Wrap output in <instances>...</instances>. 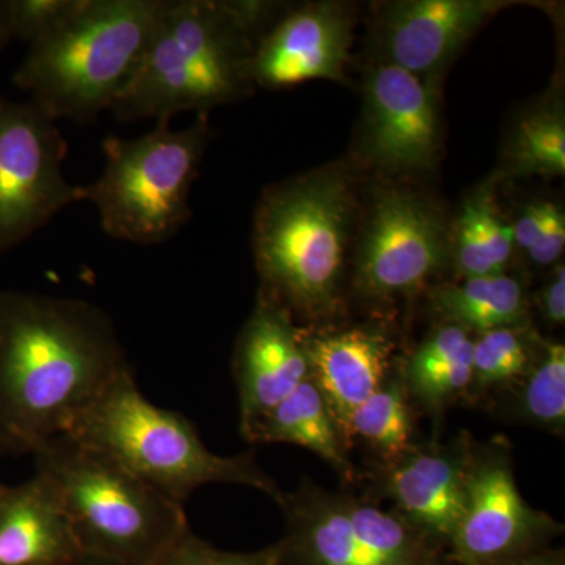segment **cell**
<instances>
[{
	"label": "cell",
	"instance_id": "d6986e66",
	"mask_svg": "<svg viewBox=\"0 0 565 565\" xmlns=\"http://www.w3.org/2000/svg\"><path fill=\"white\" fill-rule=\"evenodd\" d=\"M247 440L302 446L332 465L345 481L355 478V468L348 457L349 446L311 375L264 416Z\"/></svg>",
	"mask_w": 565,
	"mask_h": 565
},
{
	"label": "cell",
	"instance_id": "d4e9b609",
	"mask_svg": "<svg viewBox=\"0 0 565 565\" xmlns=\"http://www.w3.org/2000/svg\"><path fill=\"white\" fill-rule=\"evenodd\" d=\"M514 386L516 418L550 433L564 434V344L542 341L530 370Z\"/></svg>",
	"mask_w": 565,
	"mask_h": 565
},
{
	"label": "cell",
	"instance_id": "9a60e30c",
	"mask_svg": "<svg viewBox=\"0 0 565 565\" xmlns=\"http://www.w3.org/2000/svg\"><path fill=\"white\" fill-rule=\"evenodd\" d=\"M498 0H405L382 18L381 43L386 61L416 74L441 68L497 11Z\"/></svg>",
	"mask_w": 565,
	"mask_h": 565
},
{
	"label": "cell",
	"instance_id": "cb8c5ba5",
	"mask_svg": "<svg viewBox=\"0 0 565 565\" xmlns=\"http://www.w3.org/2000/svg\"><path fill=\"white\" fill-rule=\"evenodd\" d=\"M403 374H388L381 386L360 407L348 424V441L360 438L381 457L384 467L403 459L414 438V416L408 404Z\"/></svg>",
	"mask_w": 565,
	"mask_h": 565
},
{
	"label": "cell",
	"instance_id": "d6a6232c",
	"mask_svg": "<svg viewBox=\"0 0 565 565\" xmlns=\"http://www.w3.org/2000/svg\"><path fill=\"white\" fill-rule=\"evenodd\" d=\"M13 39L10 31L9 10H7V0H0V50Z\"/></svg>",
	"mask_w": 565,
	"mask_h": 565
},
{
	"label": "cell",
	"instance_id": "30bf717a",
	"mask_svg": "<svg viewBox=\"0 0 565 565\" xmlns=\"http://www.w3.org/2000/svg\"><path fill=\"white\" fill-rule=\"evenodd\" d=\"M444 217L408 191L382 192L364 226L355 286L367 299H394L422 289L451 258Z\"/></svg>",
	"mask_w": 565,
	"mask_h": 565
},
{
	"label": "cell",
	"instance_id": "52a82bcc",
	"mask_svg": "<svg viewBox=\"0 0 565 565\" xmlns=\"http://www.w3.org/2000/svg\"><path fill=\"white\" fill-rule=\"evenodd\" d=\"M210 137L206 115L184 131L158 122L139 139L107 137L104 172L84 188L104 232L140 245L162 244L180 233L192 217L189 196Z\"/></svg>",
	"mask_w": 565,
	"mask_h": 565
},
{
	"label": "cell",
	"instance_id": "f546056e",
	"mask_svg": "<svg viewBox=\"0 0 565 565\" xmlns=\"http://www.w3.org/2000/svg\"><path fill=\"white\" fill-rule=\"evenodd\" d=\"M564 215L561 206L552 202L531 203L523 210L520 217L512 225L514 234V244L522 247L523 250H531L535 244L541 241L546 230L553 225L556 218Z\"/></svg>",
	"mask_w": 565,
	"mask_h": 565
},
{
	"label": "cell",
	"instance_id": "4316f807",
	"mask_svg": "<svg viewBox=\"0 0 565 565\" xmlns=\"http://www.w3.org/2000/svg\"><path fill=\"white\" fill-rule=\"evenodd\" d=\"M542 341L526 327H508L478 333L473 348V377L470 393L478 396L514 386L533 364Z\"/></svg>",
	"mask_w": 565,
	"mask_h": 565
},
{
	"label": "cell",
	"instance_id": "277c9868",
	"mask_svg": "<svg viewBox=\"0 0 565 565\" xmlns=\"http://www.w3.org/2000/svg\"><path fill=\"white\" fill-rule=\"evenodd\" d=\"M162 7L163 0H77L31 44L14 85L54 121H95L131 77Z\"/></svg>",
	"mask_w": 565,
	"mask_h": 565
},
{
	"label": "cell",
	"instance_id": "3957f363",
	"mask_svg": "<svg viewBox=\"0 0 565 565\" xmlns=\"http://www.w3.org/2000/svg\"><path fill=\"white\" fill-rule=\"evenodd\" d=\"M66 435L109 456L181 505L207 484L252 487L278 504L285 494L253 452L214 455L188 418L151 404L140 392L131 367L104 388L74 419Z\"/></svg>",
	"mask_w": 565,
	"mask_h": 565
},
{
	"label": "cell",
	"instance_id": "7c38bea8",
	"mask_svg": "<svg viewBox=\"0 0 565 565\" xmlns=\"http://www.w3.org/2000/svg\"><path fill=\"white\" fill-rule=\"evenodd\" d=\"M305 337L285 308L258 296L233 360L245 440L264 416L310 377Z\"/></svg>",
	"mask_w": 565,
	"mask_h": 565
},
{
	"label": "cell",
	"instance_id": "7402d4cb",
	"mask_svg": "<svg viewBox=\"0 0 565 565\" xmlns=\"http://www.w3.org/2000/svg\"><path fill=\"white\" fill-rule=\"evenodd\" d=\"M449 244L460 277L505 274L514 252V234L498 212L490 189L482 188L465 202Z\"/></svg>",
	"mask_w": 565,
	"mask_h": 565
},
{
	"label": "cell",
	"instance_id": "1f68e13d",
	"mask_svg": "<svg viewBox=\"0 0 565 565\" xmlns=\"http://www.w3.org/2000/svg\"><path fill=\"white\" fill-rule=\"evenodd\" d=\"M500 565H565L564 550L546 548Z\"/></svg>",
	"mask_w": 565,
	"mask_h": 565
},
{
	"label": "cell",
	"instance_id": "5bb4252c",
	"mask_svg": "<svg viewBox=\"0 0 565 565\" xmlns=\"http://www.w3.org/2000/svg\"><path fill=\"white\" fill-rule=\"evenodd\" d=\"M473 445L460 435L446 446L414 448L382 471V494L396 514L445 548L462 516Z\"/></svg>",
	"mask_w": 565,
	"mask_h": 565
},
{
	"label": "cell",
	"instance_id": "603a6c76",
	"mask_svg": "<svg viewBox=\"0 0 565 565\" xmlns=\"http://www.w3.org/2000/svg\"><path fill=\"white\" fill-rule=\"evenodd\" d=\"M341 504L360 541L390 565H451L438 545L396 512L382 511L370 501L340 493Z\"/></svg>",
	"mask_w": 565,
	"mask_h": 565
},
{
	"label": "cell",
	"instance_id": "e0dca14e",
	"mask_svg": "<svg viewBox=\"0 0 565 565\" xmlns=\"http://www.w3.org/2000/svg\"><path fill=\"white\" fill-rule=\"evenodd\" d=\"M278 505L286 519L282 565H390L360 541L340 493L305 479Z\"/></svg>",
	"mask_w": 565,
	"mask_h": 565
},
{
	"label": "cell",
	"instance_id": "83f0119b",
	"mask_svg": "<svg viewBox=\"0 0 565 565\" xmlns=\"http://www.w3.org/2000/svg\"><path fill=\"white\" fill-rule=\"evenodd\" d=\"M281 542L248 553L215 548L192 533L191 527L170 545L156 565H282Z\"/></svg>",
	"mask_w": 565,
	"mask_h": 565
},
{
	"label": "cell",
	"instance_id": "f1b7e54d",
	"mask_svg": "<svg viewBox=\"0 0 565 565\" xmlns=\"http://www.w3.org/2000/svg\"><path fill=\"white\" fill-rule=\"evenodd\" d=\"M77 0H7L11 35L35 43L74 10Z\"/></svg>",
	"mask_w": 565,
	"mask_h": 565
},
{
	"label": "cell",
	"instance_id": "9c48e42d",
	"mask_svg": "<svg viewBox=\"0 0 565 565\" xmlns=\"http://www.w3.org/2000/svg\"><path fill=\"white\" fill-rule=\"evenodd\" d=\"M563 530L520 493L508 446L473 445L462 516L448 544L451 563H509L546 548Z\"/></svg>",
	"mask_w": 565,
	"mask_h": 565
},
{
	"label": "cell",
	"instance_id": "44dd1931",
	"mask_svg": "<svg viewBox=\"0 0 565 565\" xmlns=\"http://www.w3.org/2000/svg\"><path fill=\"white\" fill-rule=\"evenodd\" d=\"M430 300L435 313L470 333L527 326L525 288L508 274L463 278L435 289Z\"/></svg>",
	"mask_w": 565,
	"mask_h": 565
},
{
	"label": "cell",
	"instance_id": "7a4b0ae2",
	"mask_svg": "<svg viewBox=\"0 0 565 565\" xmlns=\"http://www.w3.org/2000/svg\"><path fill=\"white\" fill-rule=\"evenodd\" d=\"M275 7L263 2L163 0L151 39L110 111L118 121L170 122L206 115L253 88L250 63Z\"/></svg>",
	"mask_w": 565,
	"mask_h": 565
},
{
	"label": "cell",
	"instance_id": "ffe728a7",
	"mask_svg": "<svg viewBox=\"0 0 565 565\" xmlns=\"http://www.w3.org/2000/svg\"><path fill=\"white\" fill-rule=\"evenodd\" d=\"M475 338L446 322L430 333L408 360L403 374L408 394L433 416L470 393Z\"/></svg>",
	"mask_w": 565,
	"mask_h": 565
},
{
	"label": "cell",
	"instance_id": "484cf974",
	"mask_svg": "<svg viewBox=\"0 0 565 565\" xmlns=\"http://www.w3.org/2000/svg\"><path fill=\"white\" fill-rule=\"evenodd\" d=\"M508 163L516 177H563L565 121L559 104H545L526 115L509 141Z\"/></svg>",
	"mask_w": 565,
	"mask_h": 565
},
{
	"label": "cell",
	"instance_id": "8fae6325",
	"mask_svg": "<svg viewBox=\"0 0 565 565\" xmlns=\"http://www.w3.org/2000/svg\"><path fill=\"white\" fill-rule=\"evenodd\" d=\"M362 152L392 174L430 170L440 154V121L429 85L392 63L373 70L364 87Z\"/></svg>",
	"mask_w": 565,
	"mask_h": 565
},
{
	"label": "cell",
	"instance_id": "ac0fdd59",
	"mask_svg": "<svg viewBox=\"0 0 565 565\" xmlns=\"http://www.w3.org/2000/svg\"><path fill=\"white\" fill-rule=\"evenodd\" d=\"M81 550L57 494L39 473L0 486V565H66Z\"/></svg>",
	"mask_w": 565,
	"mask_h": 565
},
{
	"label": "cell",
	"instance_id": "6da1fadb",
	"mask_svg": "<svg viewBox=\"0 0 565 565\" xmlns=\"http://www.w3.org/2000/svg\"><path fill=\"white\" fill-rule=\"evenodd\" d=\"M106 311L40 294H0V438L35 452L128 370Z\"/></svg>",
	"mask_w": 565,
	"mask_h": 565
},
{
	"label": "cell",
	"instance_id": "4dcf8cb0",
	"mask_svg": "<svg viewBox=\"0 0 565 565\" xmlns=\"http://www.w3.org/2000/svg\"><path fill=\"white\" fill-rule=\"evenodd\" d=\"M539 308L546 322L563 326L565 321V273L561 264L539 292Z\"/></svg>",
	"mask_w": 565,
	"mask_h": 565
},
{
	"label": "cell",
	"instance_id": "4fadbf2b",
	"mask_svg": "<svg viewBox=\"0 0 565 565\" xmlns=\"http://www.w3.org/2000/svg\"><path fill=\"white\" fill-rule=\"evenodd\" d=\"M352 18L338 3H313L285 14L264 33L250 63L253 84L291 87L310 79L344 81Z\"/></svg>",
	"mask_w": 565,
	"mask_h": 565
},
{
	"label": "cell",
	"instance_id": "5b68a950",
	"mask_svg": "<svg viewBox=\"0 0 565 565\" xmlns=\"http://www.w3.org/2000/svg\"><path fill=\"white\" fill-rule=\"evenodd\" d=\"M352 215L351 185L340 174H311L264 193L253 234L259 296L311 321L332 316Z\"/></svg>",
	"mask_w": 565,
	"mask_h": 565
},
{
	"label": "cell",
	"instance_id": "ba28073f",
	"mask_svg": "<svg viewBox=\"0 0 565 565\" xmlns=\"http://www.w3.org/2000/svg\"><path fill=\"white\" fill-rule=\"evenodd\" d=\"M55 122L35 104L0 96V255L85 202L84 188L63 177L68 143Z\"/></svg>",
	"mask_w": 565,
	"mask_h": 565
},
{
	"label": "cell",
	"instance_id": "836d02e7",
	"mask_svg": "<svg viewBox=\"0 0 565 565\" xmlns=\"http://www.w3.org/2000/svg\"><path fill=\"white\" fill-rule=\"evenodd\" d=\"M66 565H125L117 561L107 559V557L88 555V553H79L74 559Z\"/></svg>",
	"mask_w": 565,
	"mask_h": 565
},
{
	"label": "cell",
	"instance_id": "2e32d148",
	"mask_svg": "<svg viewBox=\"0 0 565 565\" xmlns=\"http://www.w3.org/2000/svg\"><path fill=\"white\" fill-rule=\"evenodd\" d=\"M311 379L319 386L345 444L349 419L381 386L392 367L394 344L377 330H337L305 337Z\"/></svg>",
	"mask_w": 565,
	"mask_h": 565
},
{
	"label": "cell",
	"instance_id": "8992f818",
	"mask_svg": "<svg viewBox=\"0 0 565 565\" xmlns=\"http://www.w3.org/2000/svg\"><path fill=\"white\" fill-rule=\"evenodd\" d=\"M82 553L156 565L189 530L184 505L163 497L109 456L62 434L35 451Z\"/></svg>",
	"mask_w": 565,
	"mask_h": 565
}]
</instances>
